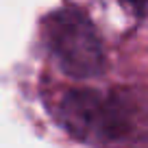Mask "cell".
Segmentation results:
<instances>
[{
  "label": "cell",
  "instance_id": "6da1fadb",
  "mask_svg": "<svg viewBox=\"0 0 148 148\" xmlns=\"http://www.w3.org/2000/svg\"><path fill=\"white\" fill-rule=\"evenodd\" d=\"M44 35L59 68L74 79L98 76L105 70L100 37L83 11L65 7L44 22Z\"/></svg>",
  "mask_w": 148,
  "mask_h": 148
},
{
  "label": "cell",
  "instance_id": "7a4b0ae2",
  "mask_svg": "<svg viewBox=\"0 0 148 148\" xmlns=\"http://www.w3.org/2000/svg\"><path fill=\"white\" fill-rule=\"evenodd\" d=\"M59 118L81 139L107 137V96L92 89H72L59 105Z\"/></svg>",
  "mask_w": 148,
  "mask_h": 148
},
{
  "label": "cell",
  "instance_id": "3957f363",
  "mask_svg": "<svg viewBox=\"0 0 148 148\" xmlns=\"http://www.w3.org/2000/svg\"><path fill=\"white\" fill-rule=\"evenodd\" d=\"M131 9H135L137 13H146L148 11V0H124Z\"/></svg>",
  "mask_w": 148,
  "mask_h": 148
}]
</instances>
